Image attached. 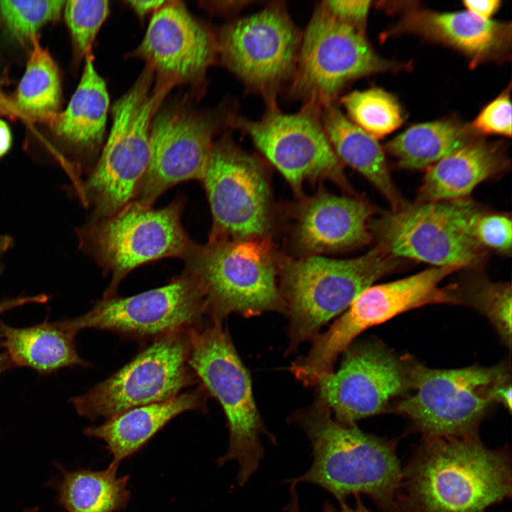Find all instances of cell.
<instances>
[{
    "mask_svg": "<svg viewBox=\"0 0 512 512\" xmlns=\"http://www.w3.org/2000/svg\"><path fill=\"white\" fill-rule=\"evenodd\" d=\"M511 495L506 449L486 447L476 432L425 436L402 470L397 512H486Z\"/></svg>",
    "mask_w": 512,
    "mask_h": 512,
    "instance_id": "obj_1",
    "label": "cell"
},
{
    "mask_svg": "<svg viewBox=\"0 0 512 512\" xmlns=\"http://www.w3.org/2000/svg\"><path fill=\"white\" fill-rule=\"evenodd\" d=\"M310 442L312 463L287 484L307 483L329 492L338 503L363 494L385 512H397L402 469L393 441L336 421L328 405L316 398L288 420Z\"/></svg>",
    "mask_w": 512,
    "mask_h": 512,
    "instance_id": "obj_2",
    "label": "cell"
},
{
    "mask_svg": "<svg viewBox=\"0 0 512 512\" xmlns=\"http://www.w3.org/2000/svg\"><path fill=\"white\" fill-rule=\"evenodd\" d=\"M188 363L210 396L221 405L227 419L229 444L217 459L218 466L236 461V481L243 487L265 457V436L273 445L276 437L265 427L257 407L252 382L223 321L208 317L191 330Z\"/></svg>",
    "mask_w": 512,
    "mask_h": 512,
    "instance_id": "obj_3",
    "label": "cell"
},
{
    "mask_svg": "<svg viewBox=\"0 0 512 512\" xmlns=\"http://www.w3.org/2000/svg\"><path fill=\"white\" fill-rule=\"evenodd\" d=\"M154 70L149 66L112 107V124L96 164L78 196L92 218L110 216L132 201L146 171L149 132L160 102L174 82L152 87Z\"/></svg>",
    "mask_w": 512,
    "mask_h": 512,
    "instance_id": "obj_4",
    "label": "cell"
},
{
    "mask_svg": "<svg viewBox=\"0 0 512 512\" xmlns=\"http://www.w3.org/2000/svg\"><path fill=\"white\" fill-rule=\"evenodd\" d=\"M183 260L204 291L208 317L223 321L230 314L286 313L271 245L263 237L193 243Z\"/></svg>",
    "mask_w": 512,
    "mask_h": 512,
    "instance_id": "obj_5",
    "label": "cell"
},
{
    "mask_svg": "<svg viewBox=\"0 0 512 512\" xmlns=\"http://www.w3.org/2000/svg\"><path fill=\"white\" fill-rule=\"evenodd\" d=\"M397 266V258L379 245L353 259L312 256L287 262L279 291L289 321V351L315 338L324 324Z\"/></svg>",
    "mask_w": 512,
    "mask_h": 512,
    "instance_id": "obj_6",
    "label": "cell"
},
{
    "mask_svg": "<svg viewBox=\"0 0 512 512\" xmlns=\"http://www.w3.org/2000/svg\"><path fill=\"white\" fill-rule=\"evenodd\" d=\"M183 199L155 209L132 201L113 215L90 218L75 230L80 249L112 279L103 297L115 295L133 270L166 257L183 259L193 243L181 223Z\"/></svg>",
    "mask_w": 512,
    "mask_h": 512,
    "instance_id": "obj_7",
    "label": "cell"
},
{
    "mask_svg": "<svg viewBox=\"0 0 512 512\" xmlns=\"http://www.w3.org/2000/svg\"><path fill=\"white\" fill-rule=\"evenodd\" d=\"M508 376L501 365L435 369L412 362L413 393L394 411L407 417L425 436L471 433L496 402L498 388L509 383Z\"/></svg>",
    "mask_w": 512,
    "mask_h": 512,
    "instance_id": "obj_8",
    "label": "cell"
},
{
    "mask_svg": "<svg viewBox=\"0 0 512 512\" xmlns=\"http://www.w3.org/2000/svg\"><path fill=\"white\" fill-rule=\"evenodd\" d=\"M480 214L477 206L465 199L421 202L385 213L372 229L378 245L396 258L463 268L482 254L474 232Z\"/></svg>",
    "mask_w": 512,
    "mask_h": 512,
    "instance_id": "obj_9",
    "label": "cell"
},
{
    "mask_svg": "<svg viewBox=\"0 0 512 512\" xmlns=\"http://www.w3.org/2000/svg\"><path fill=\"white\" fill-rule=\"evenodd\" d=\"M395 65L373 50L363 28L336 19L320 4L302 36L290 91L321 110L334 104L351 81Z\"/></svg>",
    "mask_w": 512,
    "mask_h": 512,
    "instance_id": "obj_10",
    "label": "cell"
},
{
    "mask_svg": "<svg viewBox=\"0 0 512 512\" xmlns=\"http://www.w3.org/2000/svg\"><path fill=\"white\" fill-rule=\"evenodd\" d=\"M191 329L152 340L107 379L72 398L70 402L76 412L92 421L108 419L133 407L175 398L198 383L188 363Z\"/></svg>",
    "mask_w": 512,
    "mask_h": 512,
    "instance_id": "obj_11",
    "label": "cell"
},
{
    "mask_svg": "<svg viewBox=\"0 0 512 512\" xmlns=\"http://www.w3.org/2000/svg\"><path fill=\"white\" fill-rule=\"evenodd\" d=\"M207 317L204 291L184 270L164 286L130 297H103L87 313L58 323L75 335L95 329L145 341L191 329Z\"/></svg>",
    "mask_w": 512,
    "mask_h": 512,
    "instance_id": "obj_12",
    "label": "cell"
},
{
    "mask_svg": "<svg viewBox=\"0 0 512 512\" xmlns=\"http://www.w3.org/2000/svg\"><path fill=\"white\" fill-rule=\"evenodd\" d=\"M459 269L457 266L434 267L398 280L367 287L326 331L314 338L309 352L302 358L303 368L314 376L328 374L334 370L340 353L366 330L412 309L431 304L459 302L454 289L444 288L440 284Z\"/></svg>",
    "mask_w": 512,
    "mask_h": 512,
    "instance_id": "obj_13",
    "label": "cell"
},
{
    "mask_svg": "<svg viewBox=\"0 0 512 512\" xmlns=\"http://www.w3.org/2000/svg\"><path fill=\"white\" fill-rule=\"evenodd\" d=\"M302 36L284 4L272 2L225 26L216 40L217 52L245 85L273 104L294 75Z\"/></svg>",
    "mask_w": 512,
    "mask_h": 512,
    "instance_id": "obj_14",
    "label": "cell"
},
{
    "mask_svg": "<svg viewBox=\"0 0 512 512\" xmlns=\"http://www.w3.org/2000/svg\"><path fill=\"white\" fill-rule=\"evenodd\" d=\"M213 216L209 240L263 237L270 227V198L257 159L227 137L213 143L202 181Z\"/></svg>",
    "mask_w": 512,
    "mask_h": 512,
    "instance_id": "obj_15",
    "label": "cell"
},
{
    "mask_svg": "<svg viewBox=\"0 0 512 512\" xmlns=\"http://www.w3.org/2000/svg\"><path fill=\"white\" fill-rule=\"evenodd\" d=\"M321 110L304 104L294 114L282 112L277 103L267 105L260 120L230 119L247 134L257 149L297 190L306 179L328 177L342 181L341 161L324 131Z\"/></svg>",
    "mask_w": 512,
    "mask_h": 512,
    "instance_id": "obj_16",
    "label": "cell"
},
{
    "mask_svg": "<svg viewBox=\"0 0 512 512\" xmlns=\"http://www.w3.org/2000/svg\"><path fill=\"white\" fill-rule=\"evenodd\" d=\"M340 368L322 377L317 398L341 423L357 421L386 410L393 398L410 389L412 361L398 358L381 343L351 344Z\"/></svg>",
    "mask_w": 512,
    "mask_h": 512,
    "instance_id": "obj_17",
    "label": "cell"
},
{
    "mask_svg": "<svg viewBox=\"0 0 512 512\" xmlns=\"http://www.w3.org/2000/svg\"><path fill=\"white\" fill-rule=\"evenodd\" d=\"M217 124L183 107L154 114L150 125V156L133 201L152 206L166 190L189 181L202 182Z\"/></svg>",
    "mask_w": 512,
    "mask_h": 512,
    "instance_id": "obj_18",
    "label": "cell"
},
{
    "mask_svg": "<svg viewBox=\"0 0 512 512\" xmlns=\"http://www.w3.org/2000/svg\"><path fill=\"white\" fill-rule=\"evenodd\" d=\"M217 53L216 40L179 2L154 12L137 55L163 79L191 82L205 73Z\"/></svg>",
    "mask_w": 512,
    "mask_h": 512,
    "instance_id": "obj_19",
    "label": "cell"
},
{
    "mask_svg": "<svg viewBox=\"0 0 512 512\" xmlns=\"http://www.w3.org/2000/svg\"><path fill=\"white\" fill-rule=\"evenodd\" d=\"M410 33L448 45L471 60V65L506 57L511 48V24L481 20L467 11L436 12L412 9L390 33Z\"/></svg>",
    "mask_w": 512,
    "mask_h": 512,
    "instance_id": "obj_20",
    "label": "cell"
},
{
    "mask_svg": "<svg viewBox=\"0 0 512 512\" xmlns=\"http://www.w3.org/2000/svg\"><path fill=\"white\" fill-rule=\"evenodd\" d=\"M210 395L199 387L169 400L138 406L107 419L102 425L84 429V434L103 440L112 456L110 466L120 462L143 447L175 417L186 411H207Z\"/></svg>",
    "mask_w": 512,
    "mask_h": 512,
    "instance_id": "obj_21",
    "label": "cell"
},
{
    "mask_svg": "<svg viewBox=\"0 0 512 512\" xmlns=\"http://www.w3.org/2000/svg\"><path fill=\"white\" fill-rule=\"evenodd\" d=\"M372 210L363 201L326 193L310 199L300 212L297 235L302 247L319 253L347 249L370 238Z\"/></svg>",
    "mask_w": 512,
    "mask_h": 512,
    "instance_id": "obj_22",
    "label": "cell"
},
{
    "mask_svg": "<svg viewBox=\"0 0 512 512\" xmlns=\"http://www.w3.org/2000/svg\"><path fill=\"white\" fill-rule=\"evenodd\" d=\"M500 146L475 140L428 169L420 188L422 202L462 199L505 165Z\"/></svg>",
    "mask_w": 512,
    "mask_h": 512,
    "instance_id": "obj_23",
    "label": "cell"
},
{
    "mask_svg": "<svg viewBox=\"0 0 512 512\" xmlns=\"http://www.w3.org/2000/svg\"><path fill=\"white\" fill-rule=\"evenodd\" d=\"M82 77L66 109L51 122L55 135L82 155L92 154L105 132L110 98L91 54L86 56Z\"/></svg>",
    "mask_w": 512,
    "mask_h": 512,
    "instance_id": "obj_24",
    "label": "cell"
},
{
    "mask_svg": "<svg viewBox=\"0 0 512 512\" xmlns=\"http://www.w3.org/2000/svg\"><path fill=\"white\" fill-rule=\"evenodd\" d=\"M0 346L6 349L13 366L28 367L49 374L75 366H87L75 348V334L58 321L29 327H14L0 321Z\"/></svg>",
    "mask_w": 512,
    "mask_h": 512,
    "instance_id": "obj_25",
    "label": "cell"
},
{
    "mask_svg": "<svg viewBox=\"0 0 512 512\" xmlns=\"http://www.w3.org/2000/svg\"><path fill=\"white\" fill-rule=\"evenodd\" d=\"M321 120L338 159L360 172L384 196L393 210L402 199L388 169L384 151L377 139L360 128L334 104L321 110Z\"/></svg>",
    "mask_w": 512,
    "mask_h": 512,
    "instance_id": "obj_26",
    "label": "cell"
},
{
    "mask_svg": "<svg viewBox=\"0 0 512 512\" xmlns=\"http://www.w3.org/2000/svg\"><path fill=\"white\" fill-rule=\"evenodd\" d=\"M477 135L471 125L442 119L409 127L390 140L386 149L400 166L418 169L476 140Z\"/></svg>",
    "mask_w": 512,
    "mask_h": 512,
    "instance_id": "obj_27",
    "label": "cell"
},
{
    "mask_svg": "<svg viewBox=\"0 0 512 512\" xmlns=\"http://www.w3.org/2000/svg\"><path fill=\"white\" fill-rule=\"evenodd\" d=\"M117 469L65 471L57 484L58 502L67 512H116L130 498L129 476H117Z\"/></svg>",
    "mask_w": 512,
    "mask_h": 512,
    "instance_id": "obj_28",
    "label": "cell"
},
{
    "mask_svg": "<svg viewBox=\"0 0 512 512\" xmlns=\"http://www.w3.org/2000/svg\"><path fill=\"white\" fill-rule=\"evenodd\" d=\"M32 51L13 102L23 116L52 122L58 114L61 85L58 67L37 36L31 40Z\"/></svg>",
    "mask_w": 512,
    "mask_h": 512,
    "instance_id": "obj_29",
    "label": "cell"
},
{
    "mask_svg": "<svg viewBox=\"0 0 512 512\" xmlns=\"http://www.w3.org/2000/svg\"><path fill=\"white\" fill-rule=\"evenodd\" d=\"M341 102L349 119L375 139L391 133L403 122L397 99L381 88L352 92Z\"/></svg>",
    "mask_w": 512,
    "mask_h": 512,
    "instance_id": "obj_30",
    "label": "cell"
},
{
    "mask_svg": "<svg viewBox=\"0 0 512 512\" xmlns=\"http://www.w3.org/2000/svg\"><path fill=\"white\" fill-rule=\"evenodd\" d=\"M66 1H0V13L11 32L19 40H31L46 23L59 17Z\"/></svg>",
    "mask_w": 512,
    "mask_h": 512,
    "instance_id": "obj_31",
    "label": "cell"
},
{
    "mask_svg": "<svg viewBox=\"0 0 512 512\" xmlns=\"http://www.w3.org/2000/svg\"><path fill=\"white\" fill-rule=\"evenodd\" d=\"M63 9L74 43L79 53L86 56L109 14V2L70 0L65 1Z\"/></svg>",
    "mask_w": 512,
    "mask_h": 512,
    "instance_id": "obj_32",
    "label": "cell"
},
{
    "mask_svg": "<svg viewBox=\"0 0 512 512\" xmlns=\"http://www.w3.org/2000/svg\"><path fill=\"white\" fill-rule=\"evenodd\" d=\"M511 289L510 284L481 283L470 289L462 302L483 313L494 325L502 339L511 343Z\"/></svg>",
    "mask_w": 512,
    "mask_h": 512,
    "instance_id": "obj_33",
    "label": "cell"
},
{
    "mask_svg": "<svg viewBox=\"0 0 512 512\" xmlns=\"http://www.w3.org/2000/svg\"><path fill=\"white\" fill-rule=\"evenodd\" d=\"M478 134L511 136V102L504 91L489 103L471 124Z\"/></svg>",
    "mask_w": 512,
    "mask_h": 512,
    "instance_id": "obj_34",
    "label": "cell"
},
{
    "mask_svg": "<svg viewBox=\"0 0 512 512\" xmlns=\"http://www.w3.org/2000/svg\"><path fill=\"white\" fill-rule=\"evenodd\" d=\"M511 220L506 215L480 214L475 223L474 232L481 245L507 252L511 247Z\"/></svg>",
    "mask_w": 512,
    "mask_h": 512,
    "instance_id": "obj_35",
    "label": "cell"
},
{
    "mask_svg": "<svg viewBox=\"0 0 512 512\" xmlns=\"http://www.w3.org/2000/svg\"><path fill=\"white\" fill-rule=\"evenodd\" d=\"M321 4L336 19L363 28L370 1H325Z\"/></svg>",
    "mask_w": 512,
    "mask_h": 512,
    "instance_id": "obj_36",
    "label": "cell"
},
{
    "mask_svg": "<svg viewBox=\"0 0 512 512\" xmlns=\"http://www.w3.org/2000/svg\"><path fill=\"white\" fill-rule=\"evenodd\" d=\"M48 299L49 297L46 294H38L4 299L0 302V315L7 311L27 304L45 303ZM13 367L6 353H0V375Z\"/></svg>",
    "mask_w": 512,
    "mask_h": 512,
    "instance_id": "obj_37",
    "label": "cell"
},
{
    "mask_svg": "<svg viewBox=\"0 0 512 512\" xmlns=\"http://www.w3.org/2000/svg\"><path fill=\"white\" fill-rule=\"evenodd\" d=\"M464 6L468 12L484 21L490 20L500 6L499 0L464 1Z\"/></svg>",
    "mask_w": 512,
    "mask_h": 512,
    "instance_id": "obj_38",
    "label": "cell"
},
{
    "mask_svg": "<svg viewBox=\"0 0 512 512\" xmlns=\"http://www.w3.org/2000/svg\"><path fill=\"white\" fill-rule=\"evenodd\" d=\"M355 506H350L346 501L338 502V507L334 506L330 501L325 500L322 504L321 512H371L363 503L360 495L353 496Z\"/></svg>",
    "mask_w": 512,
    "mask_h": 512,
    "instance_id": "obj_39",
    "label": "cell"
},
{
    "mask_svg": "<svg viewBox=\"0 0 512 512\" xmlns=\"http://www.w3.org/2000/svg\"><path fill=\"white\" fill-rule=\"evenodd\" d=\"M130 6L141 17H144L151 11H156L163 6L166 1H129Z\"/></svg>",
    "mask_w": 512,
    "mask_h": 512,
    "instance_id": "obj_40",
    "label": "cell"
},
{
    "mask_svg": "<svg viewBox=\"0 0 512 512\" xmlns=\"http://www.w3.org/2000/svg\"><path fill=\"white\" fill-rule=\"evenodd\" d=\"M250 1H228L213 2L211 7L221 12H234L250 4Z\"/></svg>",
    "mask_w": 512,
    "mask_h": 512,
    "instance_id": "obj_41",
    "label": "cell"
},
{
    "mask_svg": "<svg viewBox=\"0 0 512 512\" xmlns=\"http://www.w3.org/2000/svg\"><path fill=\"white\" fill-rule=\"evenodd\" d=\"M11 134L7 124L0 119V157L4 156L10 149Z\"/></svg>",
    "mask_w": 512,
    "mask_h": 512,
    "instance_id": "obj_42",
    "label": "cell"
},
{
    "mask_svg": "<svg viewBox=\"0 0 512 512\" xmlns=\"http://www.w3.org/2000/svg\"><path fill=\"white\" fill-rule=\"evenodd\" d=\"M289 492V501L288 504L284 508V510L286 512H302L299 502V496L297 490V486L294 485H290Z\"/></svg>",
    "mask_w": 512,
    "mask_h": 512,
    "instance_id": "obj_43",
    "label": "cell"
},
{
    "mask_svg": "<svg viewBox=\"0 0 512 512\" xmlns=\"http://www.w3.org/2000/svg\"><path fill=\"white\" fill-rule=\"evenodd\" d=\"M0 114L20 116L14 103L0 92Z\"/></svg>",
    "mask_w": 512,
    "mask_h": 512,
    "instance_id": "obj_44",
    "label": "cell"
},
{
    "mask_svg": "<svg viewBox=\"0 0 512 512\" xmlns=\"http://www.w3.org/2000/svg\"><path fill=\"white\" fill-rule=\"evenodd\" d=\"M14 245V239L7 235H0V273L2 269V262L5 255Z\"/></svg>",
    "mask_w": 512,
    "mask_h": 512,
    "instance_id": "obj_45",
    "label": "cell"
},
{
    "mask_svg": "<svg viewBox=\"0 0 512 512\" xmlns=\"http://www.w3.org/2000/svg\"><path fill=\"white\" fill-rule=\"evenodd\" d=\"M23 512H39L38 508H29L26 509Z\"/></svg>",
    "mask_w": 512,
    "mask_h": 512,
    "instance_id": "obj_46",
    "label": "cell"
},
{
    "mask_svg": "<svg viewBox=\"0 0 512 512\" xmlns=\"http://www.w3.org/2000/svg\"><path fill=\"white\" fill-rule=\"evenodd\" d=\"M1 85H2V80H0V87H1Z\"/></svg>",
    "mask_w": 512,
    "mask_h": 512,
    "instance_id": "obj_47",
    "label": "cell"
}]
</instances>
